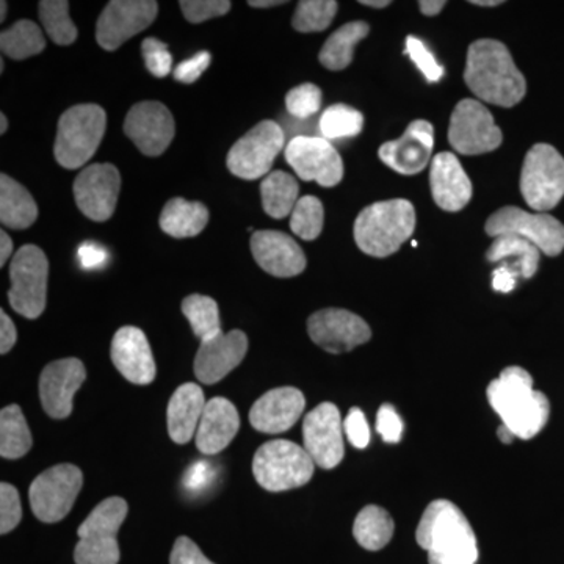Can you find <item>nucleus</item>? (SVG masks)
<instances>
[{
  "label": "nucleus",
  "mask_w": 564,
  "mask_h": 564,
  "mask_svg": "<svg viewBox=\"0 0 564 564\" xmlns=\"http://www.w3.org/2000/svg\"><path fill=\"white\" fill-rule=\"evenodd\" d=\"M464 80L481 101L510 109L524 99L525 77L510 51L496 40H478L467 51Z\"/></svg>",
  "instance_id": "1"
},
{
  "label": "nucleus",
  "mask_w": 564,
  "mask_h": 564,
  "mask_svg": "<svg viewBox=\"0 0 564 564\" xmlns=\"http://www.w3.org/2000/svg\"><path fill=\"white\" fill-rule=\"evenodd\" d=\"M492 410L516 437L529 441L544 429L551 404L533 388L532 375L522 367H508L488 388Z\"/></svg>",
  "instance_id": "2"
},
{
  "label": "nucleus",
  "mask_w": 564,
  "mask_h": 564,
  "mask_svg": "<svg viewBox=\"0 0 564 564\" xmlns=\"http://www.w3.org/2000/svg\"><path fill=\"white\" fill-rule=\"evenodd\" d=\"M415 540L429 552L430 564H475L477 538L463 511L448 500H434L419 522Z\"/></svg>",
  "instance_id": "3"
},
{
  "label": "nucleus",
  "mask_w": 564,
  "mask_h": 564,
  "mask_svg": "<svg viewBox=\"0 0 564 564\" xmlns=\"http://www.w3.org/2000/svg\"><path fill=\"white\" fill-rule=\"evenodd\" d=\"M415 210L408 199L375 203L355 221V240L359 250L373 258H388L413 236Z\"/></svg>",
  "instance_id": "4"
},
{
  "label": "nucleus",
  "mask_w": 564,
  "mask_h": 564,
  "mask_svg": "<svg viewBox=\"0 0 564 564\" xmlns=\"http://www.w3.org/2000/svg\"><path fill=\"white\" fill-rule=\"evenodd\" d=\"M107 115L96 104L70 107L58 121L54 155L58 165L77 170L90 161L104 139Z\"/></svg>",
  "instance_id": "5"
},
{
  "label": "nucleus",
  "mask_w": 564,
  "mask_h": 564,
  "mask_svg": "<svg viewBox=\"0 0 564 564\" xmlns=\"http://www.w3.org/2000/svg\"><path fill=\"white\" fill-rule=\"evenodd\" d=\"M128 511V502L121 497H110L99 503L77 530L79 543L74 549V562L76 564L120 563L121 552L117 536Z\"/></svg>",
  "instance_id": "6"
},
{
  "label": "nucleus",
  "mask_w": 564,
  "mask_h": 564,
  "mask_svg": "<svg viewBox=\"0 0 564 564\" xmlns=\"http://www.w3.org/2000/svg\"><path fill=\"white\" fill-rule=\"evenodd\" d=\"M314 469L306 448L284 440L263 444L252 459L256 481L270 492L302 488L310 484Z\"/></svg>",
  "instance_id": "7"
},
{
  "label": "nucleus",
  "mask_w": 564,
  "mask_h": 564,
  "mask_svg": "<svg viewBox=\"0 0 564 564\" xmlns=\"http://www.w3.org/2000/svg\"><path fill=\"white\" fill-rule=\"evenodd\" d=\"M50 262L35 245H24L10 263L11 307L22 317L35 321L46 310Z\"/></svg>",
  "instance_id": "8"
},
{
  "label": "nucleus",
  "mask_w": 564,
  "mask_h": 564,
  "mask_svg": "<svg viewBox=\"0 0 564 564\" xmlns=\"http://www.w3.org/2000/svg\"><path fill=\"white\" fill-rule=\"evenodd\" d=\"M521 192L529 207L554 209L564 196V159L551 144L538 143L527 154L521 173Z\"/></svg>",
  "instance_id": "9"
},
{
  "label": "nucleus",
  "mask_w": 564,
  "mask_h": 564,
  "mask_svg": "<svg viewBox=\"0 0 564 564\" xmlns=\"http://www.w3.org/2000/svg\"><path fill=\"white\" fill-rule=\"evenodd\" d=\"M84 486V475L74 464H58L33 480L29 499L33 514L46 524L61 522L73 510Z\"/></svg>",
  "instance_id": "10"
},
{
  "label": "nucleus",
  "mask_w": 564,
  "mask_h": 564,
  "mask_svg": "<svg viewBox=\"0 0 564 564\" xmlns=\"http://www.w3.org/2000/svg\"><path fill=\"white\" fill-rule=\"evenodd\" d=\"M285 147L282 126L272 120L261 121L232 144L228 154L229 172L240 180H259L270 173L274 159Z\"/></svg>",
  "instance_id": "11"
},
{
  "label": "nucleus",
  "mask_w": 564,
  "mask_h": 564,
  "mask_svg": "<svg viewBox=\"0 0 564 564\" xmlns=\"http://www.w3.org/2000/svg\"><path fill=\"white\" fill-rule=\"evenodd\" d=\"M488 236H518L529 240L545 256L555 258L564 250V226L547 214H529L516 206L502 207L486 221Z\"/></svg>",
  "instance_id": "12"
},
{
  "label": "nucleus",
  "mask_w": 564,
  "mask_h": 564,
  "mask_svg": "<svg viewBox=\"0 0 564 564\" xmlns=\"http://www.w3.org/2000/svg\"><path fill=\"white\" fill-rule=\"evenodd\" d=\"M502 140V131L484 104L474 99L458 102L448 128V141L456 152L463 155L486 154L496 151Z\"/></svg>",
  "instance_id": "13"
},
{
  "label": "nucleus",
  "mask_w": 564,
  "mask_h": 564,
  "mask_svg": "<svg viewBox=\"0 0 564 564\" xmlns=\"http://www.w3.org/2000/svg\"><path fill=\"white\" fill-rule=\"evenodd\" d=\"M285 161L302 181L336 187L344 177L339 152L321 135L293 137L284 150Z\"/></svg>",
  "instance_id": "14"
},
{
  "label": "nucleus",
  "mask_w": 564,
  "mask_h": 564,
  "mask_svg": "<svg viewBox=\"0 0 564 564\" xmlns=\"http://www.w3.org/2000/svg\"><path fill=\"white\" fill-rule=\"evenodd\" d=\"M344 422L339 408L322 403L304 417V448L321 469L332 470L344 459Z\"/></svg>",
  "instance_id": "15"
},
{
  "label": "nucleus",
  "mask_w": 564,
  "mask_h": 564,
  "mask_svg": "<svg viewBox=\"0 0 564 564\" xmlns=\"http://www.w3.org/2000/svg\"><path fill=\"white\" fill-rule=\"evenodd\" d=\"M158 13L159 3L152 0H113L99 17L96 40L102 50L117 51L126 41L150 28Z\"/></svg>",
  "instance_id": "16"
},
{
  "label": "nucleus",
  "mask_w": 564,
  "mask_h": 564,
  "mask_svg": "<svg viewBox=\"0 0 564 564\" xmlns=\"http://www.w3.org/2000/svg\"><path fill=\"white\" fill-rule=\"evenodd\" d=\"M73 191L85 217L99 223L110 220L121 191L120 172L111 163H95L82 170Z\"/></svg>",
  "instance_id": "17"
},
{
  "label": "nucleus",
  "mask_w": 564,
  "mask_h": 564,
  "mask_svg": "<svg viewBox=\"0 0 564 564\" xmlns=\"http://www.w3.org/2000/svg\"><path fill=\"white\" fill-rule=\"evenodd\" d=\"M307 333L314 344L334 355L355 350L372 337V329L364 318L350 311L334 307L311 315Z\"/></svg>",
  "instance_id": "18"
},
{
  "label": "nucleus",
  "mask_w": 564,
  "mask_h": 564,
  "mask_svg": "<svg viewBox=\"0 0 564 564\" xmlns=\"http://www.w3.org/2000/svg\"><path fill=\"white\" fill-rule=\"evenodd\" d=\"M176 126L173 115L161 102L135 104L124 121V133L144 155L158 158L169 150Z\"/></svg>",
  "instance_id": "19"
},
{
  "label": "nucleus",
  "mask_w": 564,
  "mask_h": 564,
  "mask_svg": "<svg viewBox=\"0 0 564 564\" xmlns=\"http://www.w3.org/2000/svg\"><path fill=\"white\" fill-rule=\"evenodd\" d=\"M87 378L84 364L77 358L61 359L44 367L40 377V399L43 410L52 419L69 417L73 400Z\"/></svg>",
  "instance_id": "20"
},
{
  "label": "nucleus",
  "mask_w": 564,
  "mask_h": 564,
  "mask_svg": "<svg viewBox=\"0 0 564 564\" xmlns=\"http://www.w3.org/2000/svg\"><path fill=\"white\" fill-rule=\"evenodd\" d=\"M434 129L432 122L415 120L400 139L388 141L380 148L381 162L393 172L413 176L423 172L432 159Z\"/></svg>",
  "instance_id": "21"
},
{
  "label": "nucleus",
  "mask_w": 564,
  "mask_h": 564,
  "mask_svg": "<svg viewBox=\"0 0 564 564\" xmlns=\"http://www.w3.org/2000/svg\"><path fill=\"white\" fill-rule=\"evenodd\" d=\"M248 351L247 334L234 329L203 340L196 352L195 375L204 384H215L243 361Z\"/></svg>",
  "instance_id": "22"
},
{
  "label": "nucleus",
  "mask_w": 564,
  "mask_h": 564,
  "mask_svg": "<svg viewBox=\"0 0 564 564\" xmlns=\"http://www.w3.org/2000/svg\"><path fill=\"white\" fill-rule=\"evenodd\" d=\"M110 356L118 372L132 384L147 386L154 381L158 369L151 345L135 326H124L115 333Z\"/></svg>",
  "instance_id": "23"
},
{
  "label": "nucleus",
  "mask_w": 564,
  "mask_h": 564,
  "mask_svg": "<svg viewBox=\"0 0 564 564\" xmlns=\"http://www.w3.org/2000/svg\"><path fill=\"white\" fill-rule=\"evenodd\" d=\"M251 252L263 272L292 278L306 269V256L295 240L280 231H258L251 237Z\"/></svg>",
  "instance_id": "24"
},
{
  "label": "nucleus",
  "mask_w": 564,
  "mask_h": 564,
  "mask_svg": "<svg viewBox=\"0 0 564 564\" xmlns=\"http://www.w3.org/2000/svg\"><path fill=\"white\" fill-rule=\"evenodd\" d=\"M304 406H306V399L300 389H272L252 404L250 411L252 429L265 434L288 432L302 417Z\"/></svg>",
  "instance_id": "25"
},
{
  "label": "nucleus",
  "mask_w": 564,
  "mask_h": 564,
  "mask_svg": "<svg viewBox=\"0 0 564 564\" xmlns=\"http://www.w3.org/2000/svg\"><path fill=\"white\" fill-rule=\"evenodd\" d=\"M430 185L434 203L443 210H462L473 199V182L452 152H441L433 159Z\"/></svg>",
  "instance_id": "26"
},
{
  "label": "nucleus",
  "mask_w": 564,
  "mask_h": 564,
  "mask_svg": "<svg viewBox=\"0 0 564 564\" xmlns=\"http://www.w3.org/2000/svg\"><path fill=\"white\" fill-rule=\"evenodd\" d=\"M240 429L237 408L225 397H215L204 408L196 432V447L204 455H217L232 443Z\"/></svg>",
  "instance_id": "27"
},
{
  "label": "nucleus",
  "mask_w": 564,
  "mask_h": 564,
  "mask_svg": "<svg viewBox=\"0 0 564 564\" xmlns=\"http://www.w3.org/2000/svg\"><path fill=\"white\" fill-rule=\"evenodd\" d=\"M203 389L195 383H185L176 389L166 410L170 437L176 444L191 443L198 432L204 408H206Z\"/></svg>",
  "instance_id": "28"
},
{
  "label": "nucleus",
  "mask_w": 564,
  "mask_h": 564,
  "mask_svg": "<svg viewBox=\"0 0 564 564\" xmlns=\"http://www.w3.org/2000/svg\"><path fill=\"white\" fill-rule=\"evenodd\" d=\"M39 218V206L28 188L13 177L0 176V221L11 229H28Z\"/></svg>",
  "instance_id": "29"
},
{
  "label": "nucleus",
  "mask_w": 564,
  "mask_h": 564,
  "mask_svg": "<svg viewBox=\"0 0 564 564\" xmlns=\"http://www.w3.org/2000/svg\"><path fill=\"white\" fill-rule=\"evenodd\" d=\"M209 223V210L203 203L170 199L161 214L162 231L174 239L199 236Z\"/></svg>",
  "instance_id": "30"
},
{
  "label": "nucleus",
  "mask_w": 564,
  "mask_h": 564,
  "mask_svg": "<svg viewBox=\"0 0 564 564\" xmlns=\"http://www.w3.org/2000/svg\"><path fill=\"white\" fill-rule=\"evenodd\" d=\"M541 251L529 240L518 236H500L494 239L491 247L486 252L489 262H510L524 280H530L538 272Z\"/></svg>",
  "instance_id": "31"
},
{
  "label": "nucleus",
  "mask_w": 564,
  "mask_h": 564,
  "mask_svg": "<svg viewBox=\"0 0 564 564\" xmlns=\"http://www.w3.org/2000/svg\"><path fill=\"white\" fill-rule=\"evenodd\" d=\"M370 28L367 22H348L326 40L323 44L318 61L326 69L343 70L352 62V51L356 44L361 43L369 35Z\"/></svg>",
  "instance_id": "32"
},
{
  "label": "nucleus",
  "mask_w": 564,
  "mask_h": 564,
  "mask_svg": "<svg viewBox=\"0 0 564 564\" xmlns=\"http://www.w3.org/2000/svg\"><path fill=\"white\" fill-rule=\"evenodd\" d=\"M393 530H395V524H393L392 516L377 505L362 508L361 513L356 516L355 525H352L355 540L366 551L372 552L381 551L391 543Z\"/></svg>",
  "instance_id": "33"
},
{
  "label": "nucleus",
  "mask_w": 564,
  "mask_h": 564,
  "mask_svg": "<svg viewBox=\"0 0 564 564\" xmlns=\"http://www.w3.org/2000/svg\"><path fill=\"white\" fill-rule=\"evenodd\" d=\"M299 182L292 174L285 172L270 173L261 184L263 210L274 220L292 215L299 203Z\"/></svg>",
  "instance_id": "34"
},
{
  "label": "nucleus",
  "mask_w": 564,
  "mask_h": 564,
  "mask_svg": "<svg viewBox=\"0 0 564 564\" xmlns=\"http://www.w3.org/2000/svg\"><path fill=\"white\" fill-rule=\"evenodd\" d=\"M32 433L18 404L3 408L0 413V455L6 459H18L32 448Z\"/></svg>",
  "instance_id": "35"
},
{
  "label": "nucleus",
  "mask_w": 564,
  "mask_h": 564,
  "mask_svg": "<svg viewBox=\"0 0 564 564\" xmlns=\"http://www.w3.org/2000/svg\"><path fill=\"white\" fill-rule=\"evenodd\" d=\"M0 50L13 61H25L46 50V41L35 22L21 20L0 33Z\"/></svg>",
  "instance_id": "36"
},
{
  "label": "nucleus",
  "mask_w": 564,
  "mask_h": 564,
  "mask_svg": "<svg viewBox=\"0 0 564 564\" xmlns=\"http://www.w3.org/2000/svg\"><path fill=\"white\" fill-rule=\"evenodd\" d=\"M182 314L187 317L193 333L202 339V343L221 334L218 304L210 296L198 295V293L187 296L182 302Z\"/></svg>",
  "instance_id": "37"
},
{
  "label": "nucleus",
  "mask_w": 564,
  "mask_h": 564,
  "mask_svg": "<svg viewBox=\"0 0 564 564\" xmlns=\"http://www.w3.org/2000/svg\"><path fill=\"white\" fill-rule=\"evenodd\" d=\"M364 117L361 111L345 104H334L323 111L318 120V132L325 140L351 139L362 131Z\"/></svg>",
  "instance_id": "38"
},
{
  "label": "nucleus",
  "mask_w": 564,
  "mask_h": 564,
  "mask_svg": "<svg viewBox=\"0 0 564 564\" xmlns=\"http://www.w3.org/2000/svg\"><path fill=\"white\" fill-rule=\"evenodd\" d=\"M40 20L44 31L54 43L69 46L77 40V28L69 18V2L66 0H43L40 2Z\"/></svg>",
  "instance_id": "39"
},
{
  "label": "nucleus",
  "mask_w": 564,
  "mask_h": 564,
  "mask_svg": "<svg viewBox=\"0 0 564 564\" xmlns=\"http://www.w3.org/2000/svg\"><path fill=\"white\" fill-rule=\"evenodd\" d=\"M339 3L333 0H302L293 14L292 25L302 33L322 32L332 25Z\"/></svg>",
  "instance_id": "40"
},
{
  "label": "nucleus",
  "mask_w": 564,
  "mask_h": 564,
  "mask_svg": "<svg viewBox=\"0 0 564 564\" xmlns=\"http://www.w3.org/2000/svg\"><path fill=\"white\" fill-rule=\"evenodd\" d=\"M323 204L315 196H303L296 203L295 209L291 215V229L300 239L311 240L317 239L323 231Z\"/></svg>",
  "instance_id": "41"
},
{
  "label": "nucleus",
  "mask_w": 564,
  "mask_h": 564,
  "mask_svg": "<svg viewBox=\"0 0 564 564\" xmlns=\"http://www.w3.org/2000/svg\"><path fill=\"white\" fill-rule=\"evenodd\" d=\"M322 90L314 84H303L285 96V109L292 118L307 121L321 111Z\"/></svg>",
  "instance_id": "42"
},
{
  "label": "nucleus",
  "mask_w": 564,
  "mask_h": 564,
  "mask_svg": "<svg viewBox=\"0 0 564 564\" xmlns=\"http://www.w3.org/2000/svg\"><path fill=\"white\" fill-rule=\"evenodd\" d=\"M141 54H143L144 65L155 77H166L173 69V57L169 47L163 41L150 36L141 44Z\"/></svg>",
  "instance_id": "43"
},
{
  "label": "nucleus",
  "mask_w": 564,
  "mask_h": 564,
  "mask_svg": "<svg viewBox=\"0 0 564 564\" xmlns=\"http://www.w3.org/2000/svg\"><path fill=\"white\" fill-rule=\"evenodd\" d=\"M180 7L185 20L192 24H202L212 18L229 13L232 3L229 0H182Z\"/></svg>",
  "instance_id": "44"
},
{
  "label": "nucleus",
  "mask_w": 564,
  "mask_h": 564,
  "mask_svg": "<svg viewBox=\"0 0 564 564\" xmlns=\"http://www.w3.org/2000/svg\"><path fill=\"white\" fill-rule=\"evenodd\" d=\"M406 54L410 55L411 61L415 63L425 79L429 82H440L444 77V68L437 63L436 58L429 47L425 46L423 41L415 39V36H408L406 39Z\"/></svg>",
  "instance_id": "45"
},
{
  "label": "nucleus",
  "mask_w": 564,
  "mask_h": 564,
  "mask_svg": "<svg viewBox=\"0 0 564 564\" xmlns=\"http://www.w3.org/2000/svg\"><path fill=\"white\" fill-rule=\"evenodd\" d=\"M22 507L20 492L13 485H0V533L7 534L20 525Z\"/></svg>",
  "instance_id": "46"
},
{
  "label": "nucleus",
  "mask_w": 564,
  "mask_h": 564,
  "mask_svg": "<svg viewBox=\"0 0 564 564\" xmlns=\"http://www.w3.org/2000/svg\"><path fill=\"white\" fill-rule=\"evenodd\" d=\"M377 432L384 443L399 444L403 436V421L392 404H383L377 415Z\"/></svg>",
  "instance_id": "47"
},
{
  "label": "nucleus",
  "mask_w": 564,
  "mask_h": 564,
  "mask_svg": "<svg viewBox=\"0 0 564 564\" xmlns=\"http://www.w3.org/2000/svg\"><path fill=\"white\" fill-rule=\"evenodd\" d=\"M344 432L352 447L366 448L370 443V429L366 415L359 408H351L344 422Z\"/></svg>",
  "instance_id": "48"
},
{
  "label": "nucleus",
  "mask_w": 564,
  "mask_h": 564,
  "mask_svg": "<svg viewBox=\"0 0 564 564\" xmlns=\"http://www.w3.org/2000/svg\"><path fill=\"white\" fill-rule=\"evenodd\" d=\"M210 61L209 52H198V54L193 55L188 61L180 63L174 68V79L182 82V84H195L203 76L204 70L209 68Z\"/></svg>",
  "instance_id": "49"
},
{
  "label": "nucleus",
  "mask_w": 564,
  "mask_h": 564,
  "mask_svg": "<svg viewBox=\"0 0 564 564\" xmlns=\"http://www.w3.org/2000/svg\"><path fill=\"white\" fill-rule=\"evenodd\" d=\"M170 564H215L212 563L206 555L203 554L202 549L198 547L191 538H177L176 543L173 545L172 556H170Z\"/></svg>",
  "instance_id": "50"
},
{
  "label": "nucleus",
  "mask_w": 564,
  "mask_h": 564,
  "mask_svg": "<svg viewBox=\"0 0 564 564\" xmlns=\"http://www.w3.org/2000/svg\"><path fill=\"white\" fill-rule=\"evenodd\" d=\"M215 470L210 463L198 462L192 464L184 477V486L192 492H199L206 489L214 480Z\"/></svg>",
  "instance_id": "51"
},
{
  "label": "nucleus",
  "mask_w": 564,
  "mask_h": 564,
  "mask_svg": "<svg viewBox=\"0 0 564 564\" xmlns=\"http://www.w3.org/2000/svg\"><path fill=\"white\" fill-rule=\"evenodd\" d=\"M77 258H79L82 269L99 270L109 262V251L102 245L85 242L80 245Z\"/></svg>",
  "instance_id": "52"
},
{
  "label": "nucleus",
  "mask_w": 564,
  "mask_h": 564,
  "mask_svg": "<svg viewBox=\"0 0 564 564\" xmlns=\"http://www.w3.org/2000/svg\"><path fill=\"white\" fill-rule=\"evenodd\" d=\"M521 276L518 270H514L510 263L505 262L502 267L494 270L492 273V289L496 292L510 293L514 291L516 280Z\"/></svg>",
  "instance_id": "53"
},
{
  "label": "nucleus",
  "mask_w": 564,
  "mask_h": 564,
  "mask_svg": "<svg viewBox=\"0 0 564 564\" xmlns=\"http://www.w3.org/2000/svg\"><path fill=\"white\" fill-rule=\"evenodd\" d=\"M18 333L17 328H14V323L11 322L9 315L6 314V311L0 313V352L2 355H7L17 344Z\"/></svg>",
  "instance_id": "54"
},
{
  "label": "nucleus",
  "mask_w": 564,
  "mask_h": 564,
  "mask_svg": "<svg viewBox=\"0 0 564 564\" xmlns=\"http://www.w3.org/2000/svg\"><path fill=\"white\" fill-rule=\"evenodd\" d=\"M13 254V240L6 231L0 232V265H6Z\"/></svg>",
  "instance_id": "55"
},
{
  "label": "nucleus",
  "mask_w": 564,
  "mask_h": 564,
  "mask_svg": "<svg viewBox=\"0 0 564 564\" xmlns=\"http://www.w3.org/2000/svg\"><path fill=\"white\" fill-rule=\"evenodd\" d=\"M419 7H421V11L425 17H436L443 11L445 7L444 0H422L419 2Z\"/></svg>",
  "instance_id": "56"
},
{
  "label": "nucleus",
  "mask_w": 564,
  "mask_h": 564,
  "mask_svg": "<svg viewBox=\"0 0 564 564\" xmlns=\"http://www.w3.org/2000/svg\"><path fill=\"white\" fill-rule=\"evenodd\" d=\"M248 3L254 9H270V7L282 6V3L288 2H282V0H250Z\"/></svg>",
  "instance_id": "57"
},
{
  "label": "nucleus",
  "mask_w": 564,
  "mask_h": 564,
  "mask_svg": "<svg viewBox=\"0 0 564 564\" xmlns=\"http://www.w3.org/2000/svg\"><path fill=\"white\" fill-rule=\"evenodd\" d=\"M497 434H499V440L502 441L503 444H511L514 441V434L510 432V430L507 429V426L503 425L500 426L499 430H497Z\"/></svg>",
  "instance_id": "58"
},
{
  "label": "nucleus",
  "mask_w": 564,
  "mask_h": 564,
  "mask_svg": "<svg viewBox=\"0 0 564 564\" xmlns=\"http://www.w3.org/2000/svg\"><path fill=\"white\" fill-rule=\"evenodd\" d=\"M362 6L373 7V9H384V7L391 6L389 0H361Z\"/></svg>",
  "instance_id": "59"
},
{
  "label": "nucleus",
  "mask_w": 564,
  "mask_h": 564,
  "mask_svg": "<svg viewBox=\"0 0 564 564\" xmlns=\"http://www.w3.org/2000/svg\"><path fill=\"white\" fill-rule=\"evenodd\" d=\"M474 6L478 7H497L502 6V0H473Z\"/></svg>",
  "instance_id": "60"
},
{
  "label": "nucleus",
  "mask_w": 564,
  "mask_h": 564,
  "mask_svg": "<svg viewBox=\"0 0 564 564\" xmlns=\"http://www.w3.org/2000/svg\"><path fill=\"white\" fill-rule=\"evenodd\" d=\"M7 129H9V120H7L6 115H0V133H6Z\"/></svg>",
  "instance_id": "61"
},
{
  "label": "nucleus",
  "mask_w": 564,
  "mask_h": 564,
  "mask_svg": "<svg viewBox=\"0 0 564 564\" xmlns=\"http://www.w3.org/2000/svg\"><path fill=\"white\" fill-rule=\"evenodd\" d=\"M6 13H7V2L3 0V2H0V21L6 20Z\"/></svg>",
  "instance_id": "62"
}]
</instances>
